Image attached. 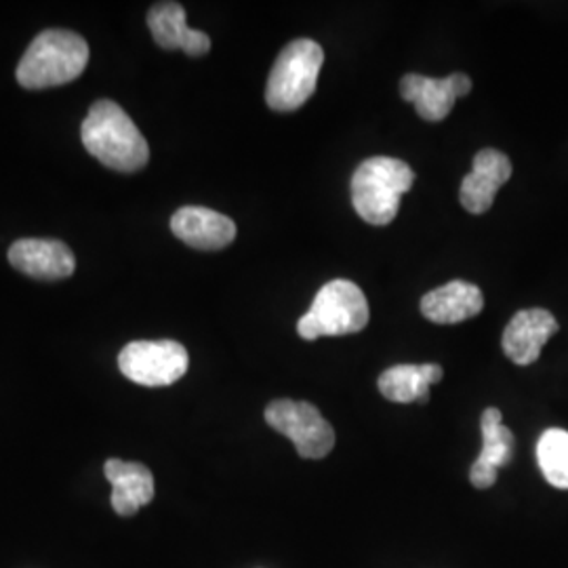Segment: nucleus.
I'll use <instances>...</instances> for the list:
<instances>
[{
  "label": "nucleus",
  "mask_w": 568,
  "mask_h": 568,
  "mask_svg": "<svg viewBox=\"0 0 568 568\" xmlns=\"http://www.w3.org/2000/svg\"><path fill=\"white\" fill-rule=\"evenodd\" d=\"M81 140L93 159L121 173H135L150 161V145L142 131L119 103L110 100L91 105L82 121Z\"/></svg>",
  "instance_id": "1"
},
{
  "label": "nucleus",
  "mask_w": 568,
  "mask_h": 568,
  "mask_svg": "<svg viewBox=\"0 0 568 568\" xmlns=\"http://www.w3.org/2000/svg\"><path fill=\"white\" fill-rule=\"evenodd\" d=\"M89 63V44L72 30H44L30 42L18 65V82L39 91L77 81Z\"/></svg>",
  "instance_id": "2"
},
{
  "label": "nucleus",
  "mask_w": 568,
  "mask_h": 568,
  "mask_svg": "<svg viewBox=\"0 0 568 568\" xmlns=\"http://www.w3.org/2000/svg\"><path fill=\"white\" fill-rule=\"evenodd\" d=\"M413 182L415 173L405 161L389 156L366 159L352 178V204L366 224H392Z\"/></svg>",
  "instance_id": "3"
},
{
  "label": "nucleus",
  "mask_w": 568,
  "mask_h": 568,
  "mask_svg": "<svg viewBox=\"0 0 568 568\" xmlns=\"http://www.w3.org/2000/svg\"><path fill=\"white\" fill-rule=\"evenodd\" d=\"M325 63L318 42L297 39L288 42L274 63L265 84V102L276 112H295L316 91Z\"/></svg>",
  "instance_id": "4"
},
{
  "label": "nucleus",
  "mask_w": 568,
  "mask_h": 568,
  "mask_svg": "<svg viewBox=\"0 0 568 568\" xmlns=\"http://www.w3.org/2000/svg\"><path fill=\"white\" fill-rule=\"evenodd\" d=\"M368 304L356 283L344 278L326 283L314 297V304L297 323V333L305 342L361 333L368 325Z\"/></svg>",
  "instance_id": "5"
},
{
  "label": "nucleus",
  "mask_w": 568,
  "mask_h": 568,
  "mask_svg": "<svg viewBox=\"0 0 568 568\" xmlns=\"http://www.w3.org/2000/svg\"><path fill=\"white\" fill-rule=\"evenodd\" d=\"M265 422L286 436L304 459H323L335 447V429L310 403L274 400L265 408Z\"/></svg>",
  "instance_id": "6"
},
{
  "label": "nucleus",
  "mask_w": 568,
  "mask_h": 568,
  "mask_svg": "<svg viewBox=\"0 0 568 568\" xmlns=\"http://www.w3.org/2000/svg\"><path fill=\"white\" fill-rule=\"evenodd\" d=\"M190 356L178 342H131L119 354V368L133 384L148 387L171 386L187 373Z\"/></svg>",
  "instance_id": "7"
},
{
  "label": "nucleus",
  "mask_w": 568,
  "mask_h": 568,
  "mask_svg": "<svg viewBox=\"0 0 568 568\" xmlns=\"http://www.w3.org/2000/svg\"><path fill=\"white\" fill-rule=\"evenodd\" d=\"M471 91V81L467 74H450L447 79H427L422 74H406L400 81V95L405 102L415 105L417 114L427 122H440L447 119L457 102Z\"/></svg>",
  "instance_id": "8"
},
{
  "label": "nucleus",
  "mask_w": 568,
  "mask_h": 568,
  "mask_svg": "<svg viewBox=\"0 0 568 568\" xmlns=\"http://www.w3.org/2000/svg\"><path fill=\"white\" fill-rule=\"evenodd\" d=\"M9 264L39 281H61L74 274L77 260L70 246L49 239H23L9 248Z\"/></svg>",
  "instance_id": "9"
},
{
  "label": "nucleus",
  "mask_w": 568,
  "mask_h": 568,
  "mask_svg": "<svg viewBox=\"0 0 568 568\" xmlns=\"http://www.w3.org/2000/svg\"><path fill=\"white\" fill-rule=\"evenodd\" d=\"M558 321L548 310H520L504 331V352L514 365H532L541 356V349L548 344L549 337L558 333Z\"/></svg>",
  "instance_id": "10"
},
{
  "label": "nucleus",
  "mask_w": 568,
  "mask_h": 568,
  "mask_svg": "<svg viewBox=\"0 0 568 568\" xmlns=\"http://www.w3.org/2000/svg\"><path fill=\"white\" fill-rule=\"evenodd\" d=\"M511 178V163L508 156L499 150H480L474 156L471 173H467L462 182L459 201L467 213L483 215L495 203V196L501 185H506Z\"/></svg>",
  "instance_id": "11"
},
{
  "label": "nucleus",
  "mask_w": 568,
  "mask_h": 568,
  "mask_svg": "<svg viewBox=\"0 0 568 568\" xmlns=\"http://www.w3.org/2000/svg\"><path fill=\"white\" fill-rule=\"evenodd\" d=\"M171 230L182 243L201 251H220L236 239V224L213 209L182 206L171 217Z\"/></svg>",
  "instance_id": "12"
},
{
  "label": "nucleus",
  "mask_w": 568,
  "mask_h": 568,
  "mask_svg": "<svg viewBox=\"0 0 568 568\" xmlns=\"http://www.w3.org/2000/svg\"><path fill=\"white\" fill-rule=\"evenodd\" d=\"M480 427H483V450L469 469V480L476 488H490L497 483V471L511 462L516 438L511 429L501 424L499 408H487L483 413Z\"/></svg>",
  "instance_id": "13"
},
{
  "label": "nucleus",
  "mask_w": 568,
  "mask_h": 568,
  "mask_svg": "<svg viewBox=\"0 0 568 568\" xmlns=\"http://www.w3.org/2000/svg\"><path fill=\"white\" fill-rule=\"evenodd\" d=\"M148 26L166 51H183L192 58H203L211 51V39L201 30H192L185 23V9L180 2H159L148 13Z\"/></svg>",
  "instance_id": "14"
},
{
  "label": "nucleus",
  "mask_w": 568,
  "mask_h": 568,
  "mask_svg": "<svg viewBox=\"0 0 568 568\" xmlns=\"http://www.w3.org/2000/svg\"><path fill=\"white\" fill-rule=\"evenodd\" d=\"M103 474L112 485V508L119 516H135L154 499V476L138 462L108 459Z\"/></svg>",
  "instance_id": "15"
},
{
  "label": "nucleus",
  "mask_w": 568,
  "mask_h": 568,
  "mask_svg": "<svg viewBox=\"0 0 568 568\" xmlns=\"http://www.w3.org/2000/svg\"><path fill=\"white\" fill-rule=\"evenodd\" d=\"M485 307V295L476 284L466 281L438 286L422 300V312L436 325H457L478 316Z\"/></svg>",
  "instance_id": "16"
},
{
  "label": "nucleus",
  "mask_w": 568,
  "mask_h": 568,
  "mask_svg": "<svg viewBox=\"0 0 568 568\" xmlns=\"http://www.w3.org/2000/svg\"><path fill=\"white\" fill-rule=\"evenodd\" d=\"M445 371L438 365H398L392 366L379 375L377 387L382 396L392 403H427L429 386L443 379Z\"/></svg>",
  "instance_id": "17"
},
{
  "label": "nucleus",
  "mask_w": 568,
  "mask_h": 568,
  "mask_svg": "<svg viewBox=\"0 0 568 568\" xmlns=\"http://www.w3.org/2000/svg\"><path fill=\"white\" fill-rule=\"evenodd\" d=\"M537 462L551 487L568 488V432L546 429L537 443Z\"/></svg>",
  "instance_id": "18"
}]
</instances>
